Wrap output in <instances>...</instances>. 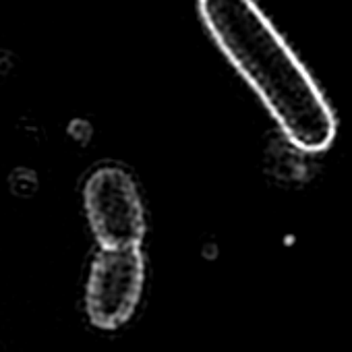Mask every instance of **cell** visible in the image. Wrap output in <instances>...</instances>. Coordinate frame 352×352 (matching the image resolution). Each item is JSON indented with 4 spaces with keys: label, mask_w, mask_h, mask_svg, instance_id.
Instances as JSON below:
<instances>
[{
    "label": "cell",
    "mask_w": 352,
    "mask_h": 352,
    "mask_svg": "<svg viewBox=\"0 0 352 352\" xmlns=\"http://www.w3.org/2000/svg\"><path fill=\"white\" fill-rule=\"evenodd\" d=\"M85 212L102 249H139L145 214L131 176L122 168L96 170L83 191Z\"/></svg>",
    "instance_id": "2"
},
{
    "label": "cell",
    "mask_w": 352,
    "mask_h": 352,
    "mask_svg": "<svg viewBox=\"0 0 352 352\" xmlns=\"http://www.w3.org/2000/svg\"><path fill=\"white\" fill-rule=\"evenodd\" d=\"M208 32L292 145L319 153L338 133L321 87L255 0H199Z\"/></svg>",
    "instance_id": "1"
},
{
    "label": "cell",
    "mask_w": 352,
    "mask_h": 352,
    "mask_svg": "<svg viewBox=\"0 0 352 352\" xmlns=\"http://www.w3.org/2000/svg\"><path fill=\"white\" fill-rule=\"evenodd\" d=\"M145 261L139 249H100L89 272L85 307L100 329L124 325L143 292Z\"/></svg>",
    "instance_id": "3"
}]
</instances>
